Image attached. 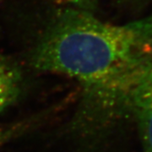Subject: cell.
<instances>
[{
  "label": "cell",
  "mask_w": 152,
  "mask_h": 152,
  "mask_svg": "<svg viewBox=\"0 0 152 152\" xmlns=\"http://www.w3.org/2000/svg\"><path fill=\"white\" fill-rule=\"evenodd\" d=\"M132 117L138 126L143 152H152V69L134 94Z\"/></svg>",
  "instance_id": "obj_2"
},
{
  "label": "cell",
  "mask_w": 152,
  "mask_h": 152,
  "mask_svg": "<svg viewBox=\"0 0 152 152\" xmlns=\"http://www.w3.org/2000/svg\"><path fill=\"white\" fill-rule=\"evenodd\" d=\"M31 64L80 83L76 125L97 133L132 116L134 94L152 69V13L113 25L88 11H63L39 41Z\"/></svg>",
  "instance_id": "obj_1"
},
{
  "label": "cell",
  "mask_w": 152,
  "mask_h": 152,
  "mask_svg": "<svg viewBox=\"0 0 152 152\" xmlns=\"http://www.w3.org/2000/svg\"><path fill=\"white\" fill-rule=\"evenodd\" d=\"M15 132H16V129H15L14 128L0 127V146L4 145L6 140L10 139L11 136L13 135Z\"/></svg>",
  "instance_id": "obj_3"
}]
</instances>
